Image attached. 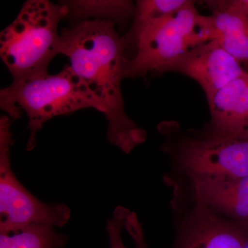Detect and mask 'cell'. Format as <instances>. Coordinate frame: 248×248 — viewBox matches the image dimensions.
I'll list each match as a JSON object with an SVG mask.
<instances>
[{
  "instance_id": "cell-1",
  "label": "cell",
  "mask_w": 248,
  "mask_h": 248,
  "mask_svg": "<svg viewBox=\"0 0 248 248\" xmlns=\"http://www.w3.org/2000/svg\"><path fill=\"white\" fill-rule=\"evenodd\" d=\"M60 54L102 108L108 121L107 139L128 154L146 140V132L126 115L121 83L124 78L125 46L115 24L88 19L60 31Z\"/></svg>"
},
{
  "instance_id": "cell-2",
  "label": "cell",
  "mask_w": 248,
  "mask_h": 248,
  "mask_svg": "<svg viewBox=\"0 0 248 248\" xmlns=\"http://www.w3.org/2000/svg\"><path fill=\"white\" fill-rule=\"evenodd\" d=\"M0 108L11 120L24 112L29 119L27 151L37 143V135L47 121L85 108H102L86 84L67 64L55 75L48 73L13 81L0 91Z\"/></svg>"
},
{
  "instance_id": "cell-3",
  "label": "cell",
  "mask_w": 248,
  "mask_h": 248,
  "mask_svg": "<svg viewBox=\"0 0 248 248\" xmlns=\"http://www.w3.org/2000/svg\"><path fill=\"white\" fill-rule=\"evenodd\" d=\"M68 13L62 2L29 0L23 4L0 34V57L13 81L48 73L50 62L60 54L58 27Z\"/></svg>"
},
{
  "instance_id": "cell-4",
  "label": "cell",
  "mask_w": 248,
  "mask_h": 248,
  "mask_svg": "<svg viewBox=\"0 0 248 248\" xmlns=\"http://www.w3.org/2000/svg\"><path fill=\"white\" fill-rule=\"evenodd\" d=\"M213 40L210 16H202L192 1L162 19L148 24L125 43L133 56L125 61L124 78L164 73L168 67L196 46Z\"/></svg>"
},
{
  "instance_id": "cell-5",
  "label": "cell",
  "mask_w": 248,
  "mask_h": 248,
  "mask_svg": "<svg viewBox=\"0 0 248 248\" xmlns=\"http://www.w3.org/2000/svg\"><path fill=\"white\" fill-rule=\"evenodd\" d=\"M11 119L0 118V234L16 232L31 225L62 227L71 210L63 203L47 204L32 195L11 168Z\"/></svg>"
},
{
  "instance_id": "cell-6",
  "label": "cell",
  "mask_w": 248,
  "mask_h": 248,
  "mask_svg": "<svg viewBox=\"0 0 248 248\" xmlns=\"http://www.w3.org/2000/svg\"><path fill=\"white\" fill-rule=\"evenodd\" d=\"M182 164L192 178L248 176V138L214 135L190 140L184 146Z\"/></svg>"
},
{
  "instance_id": "cell-7",
  "label": "cell",
  "mask_w": 248,
  "mask_h": 248,
  "mask_svg": "<svg viewBox=\"0 0 248 248\" xmlns=\"http://www.w3.org/2000/svg\"><path fill=\"white\" fill-rule=\"evenodd\" d=\"M167 71L179 72L195 79L208 102L217 91L246 72L216 40L191 49L171 63Z\"/></svg>"
},
{
  "instance_id": "cell-8",
  "label": "cell",
  "mask_w": 248,
  "mask_h": 248,
  "mask_svg": "<svg viewBox=\"0 0 248 248\" xmlns=\"http://www.w3.org/2000/svg\"><path fill=\"white\" fill-rule=\"evenodd\" d=\"M174 248H244L239 225L199 204L178 236Z\"/></svg>"
},
{
  "instance_id": "cell-9",
  "label": "cell",
  "mask_w": 248,
  "mask_h": 248,
  "mask_svg": "<svg viewBox=\"0 0 248 248\" xmlns=\"http://www.w3.org/2000/svg\"><path fill=\"white\" fill-rule=\"evenodd\" d=\"M199 204L234 220L248 224V176L240 178H192Z\"/></svg>"
},
{
  "instance_id": "cell-10",
  "label": "cell",
  "mask_w": 248,
  "mask_h": 248,
  "mask_svg": "<svg viewBox=\"0 0 248 248\" xmlns=\"http://www.w3.org/2000/svg\"><path fill=\"white\" fill-rule=\"evenodd\" d=\"M215 135L248 138V73L226 85L208 102Z\"/></svg>"
},
{
  "instance_id": "cell-11",
  "label": "cell",
  "mask_w": 248,
  "mask_h": 248,
  "mask_svg": "<svg viewBox=\"0 0 248 248\" xmlns=\"http://www.w3.org/2000/svg\"><path fill=\"white\" fill-rule=\"evenodd\" d=\"M210 17L213 40L240 63L248 62V18L226 10H215Z\"/></svg>"
},
{
  "instance_id": "cell-12",
  "label": "cell",
  "mask_w": 248,
  "mask_h": 248,
  "mask_svg": "<svg viewBox=\"0 0 248 248\" xmlns=\"http://www.w3.org/2000/svg\"><path fill=\"white\" fill-rule=\"evenodd\" d=\"M68 9V16L81 19L90 17L106 19L116 23L128 20L134 16L135 5L131 1H63ZM67 16V17H68Z\"/></svg>"
},
{
  "instance_id": "cell-13",
  "label": "cell",
  "mask_w": 248,
  "mask_h": 248,
  "mask_svg": "<svg viewBox=\"0 0 248 248\" xmlns=\"http://www.w3.org/2000/svg\"><path fill=\"white\" fill-rule=\"evenodd\" d=\"M68 239L54 227L31 225L16 232L0 234V248H63Z\"/></svg>"
},
{
  "instance_id": "cell-14",
  "label": "cell",
  "mask_w": 248,
  "mask_h": 248,
  "mask_svg": "<svg viewBox=\"0 0 248 248\" xmlns=\"http://www.w3.org/2000/svg\"><path fill=\"white\" fill-rule=\"evenodd\" d=\"M188 0H140L135 4L132 27L122 36L124 43L129 42L148 24L173 14L187 4Z\"/></svg>"
},
{
  "instance_id": "cell-15",
  "label": "cell",
  "mask_w": 248,
  "mask_h": 248,
  "mask_svg": "<svg viewBox=\"0 0 248 248\" xmlns=\"http://www.w3.org/2000/svg\"><path fill=\"white\" fill-rule=\"evenodd\" d=\"M130 213L123 207H117L114 210L112 216L107 220V231L108 236L110 248H126L122 239V230L126 217Z\"/></svg>"
},
{
  "instance_id": "cell-16",
  "label": "cell",
  "mask_w": 248,
  "mask_h": 248,
  "mask_svg": "<svg viewBox=\"0 0 248 248\" xmlns=\"http://www.w3.org/2000/svg\"><path fill=\"white\" fill-rule=\"evenodd\" d=\"M207 5L213 11L226 10L233 11L245 16L248 19V0H231V1H208Z\"/></svg>"
},
{
  "instance_id": "cell-17",
  "label": "cell",
  "mask_w": 248,
  "mask_h": 248,
  "mask_svg": "<svg viewBox=\"0 0 248 248\" xmlns=\"http://www.w3.org/2000/svg\"><path fill=\"white\" fill-rule=\"evenodd\" d=\"M132 239H133L134 243H135V248H148L146 241H145L143 233H138L135 235Z\"/></svg>"
},
{
  "instance_id": "cell-18",
  "label": "cell",
  "mask_w": 248,
  "mask_h": 248,
  "mask_svg": "<svg viewBox=\"0 0 248 248\" xmlns=\"http://www.w3.org/2000/svg\"><path fill=\"white\" fill-rule=\"evenodd\" d=\"M240 231L242 234L243 241H244V248H248V224H239Z\"/></svg>"
}]
</instances>
